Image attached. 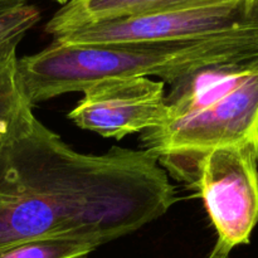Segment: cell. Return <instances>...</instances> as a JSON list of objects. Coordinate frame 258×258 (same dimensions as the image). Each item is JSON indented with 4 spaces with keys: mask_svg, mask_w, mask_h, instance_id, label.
<instances>
[{
    "mask_svg": "<svg viewBox=\"0 0 258 258\" xmlns=\"http://www.w3.org/2000/svg\"><path fill=\"white\" fill-rule=\"evenodd\" d=\"M178 201L148 151L82 154L29 113L0 151V248L40 238L100 246L139 231Z\"/></svg>",
    "mask_w": 258,
    "mask_h": 258,
    "instance_id": "obj_1",
    "label": "cell"
},
{
    "mask_svg": "<svg viewBox=\"0 0 258 258\" xmlns=\"http://www.w3.org/2000/svg\"><path fill=\"white\" fill-rule=\"evenodd\" d=\"M169 120L141 134L144 150L193 189L199 161L223 146L258 154V54L201 68L173 85Z\"/></svg>",
    "mask_w": 258,
    "mask_h": 258,
    "instance_id": "obj_2",
    "label": "cell"
},
{
    "mask_svg": "<svg viewBox=\"0 0 258 258\" xmlns=\"http://www.w3.org/2000/svg\"><path fill=\"white\" fill-rule=\"evenodd\" d=\"M258 54V27L188 42L67 45L52 40L18 59L30 106L110 77H158L175 85L208 66Z\"/></svg>",
    "mask_w": 258,
    "mask_h": 258,
    "instance_id": "obj_3",
    "label": "cell"
},
{
    "mask_svg": "<svg viewBox=\"0 0 258 258\" xmlns=\"http://www.w3.org/2000/svg\"><path fill=\"white\" fill-rule=\"evenodd\" d=\"M257 164L256 151L239 145L217 148L199 161L193 189L218 236L208 258H228L234 247L249 242L258 223Z\"/></svg>",
    "mask_w": 258,
    "mask_h": 258,
    "instance_id": "obj_4",
    "label": "cell"
},
{
    "mask_svg": "<svg viewBox=\"0 0 258 258\" xmlns=\"http://www.w3.org/2000/svg\"><path fill=\"white\" fill-rule=\"evenodd\" d=\"M258 27L246 0L97 23L53 38L67 45L188 42Z\"/></svg>",
    "mask_w": 258,
    "mask_h": 258,
    "instance_id": "obj_5",
    "label": "cell"
},
{
    "mask_svg": "<svg viewBox=\"0 0 258 258\" xmlns=\"http://www.w3.org/2000/svg\"><path fill=\"white\" fill-rule=\"evenodd\" d=\"M165 83L149 77H110L82 90L68 118L83 130L121 140L159 128L169 120Z\"/></svg>",
    "mask_w": 258,
    "mask_h": 258,
    "instance_id": "obj_6",
    "label": "cell"
},
{
    "mask_svg": "<svg viewBox=\"0 0 258 258\" xmlns=\"http://www.w3.org/2000/svg\"><path fill=\"white\" fill-rule=\"evenodd\" d=\"M236 2L243 0H70L50 18L44 30L57 38L97 23Z\"/></svg>",
    "mask_w": 258,
    "mask_h": 258,
    "instance_id": "obj_7",
    "label": "cell"
},
{
    "mask_svg": "<svg viewBox=\"0 0 258 258\" xmlns=\"http://www.w3.org/2000/svg\"><path fill=\"white\" fill-rule=\"evenodd\" d=\"M22 38L0 45V151L15 138L33 107L24 95L19 70L18 45Z\"/></svg>",
    "mask_w": 258,
    "mask_h": 258,
    "instance_id": "obj_8",
    "label": "cell"
},
{
    "mask_svg": "<svg viewBox=\"0 0 258 258\" xmlns=\"http://www.w3.org/2000/svg\"><path fill=\"white\" fill-rule=\"evenodd\" d=\"M100 244L78 238H40L0 248V258H87Z\"/></svg>",
    "mask_w": 258,
    "mask_h": 258,
    "instance_id": "obj_9",
    "label": "cell"
},
{
    "mask_svg": "<svg viewBox=\"0 0 258 258\" xmlns=\"http://www.w3.org/2000/svg\"><path fill=\"white\" fill-rule=\"evenodd\" d=\"M39 20L40 12L29 4L0 14V45L17 38L23 39Z\"/></svg>",
    "mask_w": 258,
    "mask_h": 258,
    "instance_id": "obj_10",
    "label": "cell"
},
{
    "mask_svg": "<svg viewBox=\"0 0 258 258\" xmlns=\"http://www.w3.org/2000/svg\"><path fill=\"white\" fill-rule=\"evenodd\" d=\"M27 4L25 0H0V14L10 12V10L18 9Z\"/></svg>",
    "mask_w": 258,
    "mask_h": 258,
    "instance_id": "obj_11",
    "label": "cell"
},
{
    "mask_svg": "<svg viewBox=\"0 0 258 258\" xmlns=\"http://www.w3.org/2000/svg\"><path fill=\"white\" fill-rule=\"evenodd\" d=\"M247 4L251 8V10H253L254 13L258 14V0H247Z\"/></svg>",
    "mask_w": 258,
    "mask_h": 258,
    "instance_id": "obj_12",
    "label": "cell"
},
{
    "mask_svg": "<svg viewBox=\"0 0 258 258\" xmlns=\"http://www.w3.org/2000/svg\"><path fill=\"white\" fill-rule=\"evenodd\" d=\"M54 2H57L58 4H60V5H64V4H67L70 0H54Z\"/></svg>",
    "mask_w": 258,
    "mask_h": 258,
    "instance_id": "obj_13",
    "label": "cell"
}]
</instances>
